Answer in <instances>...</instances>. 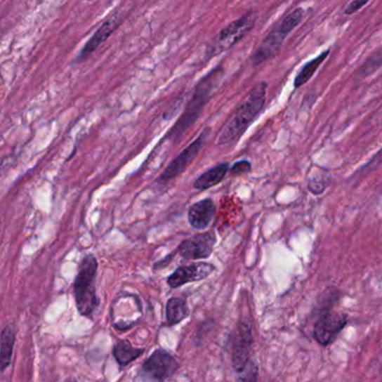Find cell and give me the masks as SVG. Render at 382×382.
Returning <instances> with one entry per match:
<instances>
[{
  "instance_id": "1",
  "label": "cell",
  "mask_w": 382,
  "mask_h": 382,
  "mask_svg": "<svg viewBox=\"0 0 382 382\" xmlns=\"http://www.w3.org/2000/svg\"><path fill=\"white\" fill-rule=\"evenodd\" d=\"M266 82H261L248 93L244 101L238 105L230 119L222 128L216 145L225 146L237 142L246 133L252 122L259 116L266 103Z\"/></svg>"
},
{
  "instance_id": "2",
  "label": "cell",
  "mask_w": 382,
  "mask_h": 382,
  "mask_svg": "<svg viewBox=\"0 0 382 382\" xmlns=\"http://www.w3.org/2000/svg\"><path fill=\"white\" fill-rule=\"evenodd\" d=\"M223 75H225V70L221 65H219L199 81L194 89L189 103L186 105L185 111L180 116L178 121L175 124L174 127L169 131V138L178 140L183 136L184 133L189 128L193 126L194 122L197 121L199 118V114L202 112L204 105L210 101L216 88L221 84Z\"/></svg>"
},
{
  "instance_id": "3",
  "label": "cell",
  "mask_w": 382,
  "mask_h": 382,
  "mask_svg": "<svg viewBox=\"0 0 382 382\" xmlns=\"http://www.w3.org/2000/svg\"><path fill=\"white\" fill-rule=\"evenodd\" d=\"M98 261L93 255L84 256L79 265L78 275L73 284V296L79 313L86 317H91L99 305L96 293Z\"/></svg>"
},
{
  "instance_id": "4",
  "label": "cell",
  "mask_w": 382,
  "mask_h": 382,
  "mask_svg": "<svg viewBox=\"0 0 382 382\" xmlns=\"http://www.w3.org/2000/svg\"><path fill=\"white\" fill-rule=\"evenodd\" d=\"M305 11L303 8L294 9L289 14L284 17L282 22L269 32L261 44L252 54L251 62L253 65H259L263 62L268 61L277 54L282 45L285 42L288 35L301 24L304 18Z\"/></svg>"
},
{
  "instance_id": "5",
  "label": "cell",
  "mask_w": 382,
  "mask_h": 382,
  "mask_svg": "<svg viewBox=\"0 0 382 382\" xmlns=\"http://www.w3.org/2000/svg\"><path fill=\"white\" fill-rule=\"evenodd\" d=\"M257 13L249 11L238 20H233L229 25L225 26L219 34L214 37L213 41L206 48V56L219 55L222 52L232 48L233 45L244 39L246 34L251 31L257 22Z\"/></svg>"
},
{
  "instance_id": "6",
  "label": "cell",
  "mask_w": 382,
  "mask_h": 382,
  "mask_svg": "<svg viewBox=\"0 0 382 382\" xmlns=\"http://www.w3.org/2000/svg\"><path fill=\"white\" fill-rule=\"evenodd\" d=\"M210 131V128H205L201 135L192 144L186 147L185 150L180 152V155L175 158L172 163L169 164L165 171L162 173L161 176L157 178L158 182L159 183H166V182L176 178L178 175L182 174L185 171L186 167L189 166L190 164L192 163L194 158L199 155V152H201L205 142H206V139H208Z\"/></svg>"
},
{
  "instance_id": "7",
  "label": "cell",
  "mask_w": 382,
  "mask_h": 382,
  "mask_svg": "<svg viewBox=\"0 0 382 382\" xmlns=\"http://www.w3.org/2000/svg\"><path fill=\"white\" fill-rule=\"evenodd\" d=\"M178 369V363L171 353L163 349L156 350L143 366L146 376L157 382H165Z\"/></svg>"
},
{
  "instance_id": "8",
  "label": "cell",
  "mask_w": 382,
  "mask_h": 382,
  "mask_svg": "<svg viewBox=\"0 0 382 382\" xmlns=\"http://www.w3.org/2000/svg\"><path fill=\"white\" fill-rule=\"evenodd\" d=\"M216 242V233L213 231L199 233L191 238L186 239L178 246L176 251L180 257L187 261H199L209 258L213 251V246Z\"/></svg>"
},
{
  "instance_id": "9",
  "label": "cell",
  "mask_w": 382,
  "mask_h": 382,
  "mask_svg": "<svg viewBox=\"0 0 382 382\" xmlns=\"http://www.w3.org/2000/svg\"><path fill=\"white\" fill-rule=\"evenodd\" d=\"M346 324V316L340 313L325 312L322 313L314 327V336L322 345H329L334 342L338 333Z\"/></svg>"
},
{
  "instance_id": "10",
  "label": "cell",
  "mask_w": 382,
  "mask_h": 382,
  "mask_svg": "<svg viewBox=\"0 0 382 382\" xmlns=\"http://www.w3.org/2000/svg\"><path fill=\"white\" fill-rule=\"evenodd\" d=\"M252 343V333L249 324L241 322L238 325L232 348V364L237 372L244 371L249 362V352Z\"/></svg>"
},
{
  "instance_id": "11",
  "label": "cell",
  "mask_w": 382,
  "mask_h": 382,
  "mask_svg": "<svg viewBox=\"0 0 382 382\" xmlns=\"http://www.w3.org/2000/svg\"><path fill=\"white\" fill-rule=\"evenodd\" d=\"M214 269H216L214 266L206 263H192L189 266H182L169 276L167 284L171 288H178L186 284L199 282L209 277L214 272Z\"/></svg>"
},
{
  "instance_id": "12",
  "label": "cell",
  "mask_w": 382,
  "mask_h": 382,
  "mask_svg": "<svg viewBox=\"0 0 382 382\" xmlns=\"http://www.w3.org/2000/svg\"><path fill=\"white\" fill-rule=\"evenodd\" d=\"M121 16H120L118 11L114 13L111 16H109L108 18L100 25L97 32L92 35L91 39H90L89 41L86 42V44L84 45V48H82L80 54H79L78 58H77V61H84V58L91 55L92 53L95 52V51L99 48L100 45L105 43V41L109 39L111 34L116 31L118 26L121 24Z\"/></svg>"
},
{
  "instance_id": "13",
  "label": "cell",
  "mask_w": 382,
  "mask_h": 382,
  "mask_svg": "<svg viewBox=\"0 0 382 382\" xmlns=\"http://www.w3.org/2000/svg\"><path fill=\"white\" fill-rule=\"evenodd\" d=\"M216 216V204L211 199H201L194 203L187 212L190 225L197 230H204L211 222L213 221Z\"/></svg>"
},
{
  "instance_id": "14",
  "label": "cell",
  "mask_w": 382,
  "mask_h": 382,
  "mask_svg": "<svg viewBox=\"0 0 382 382\" xmlns=\"http://www.w3.org/2000/svg\"><path fill=\"white\" fill-rule=\"evenodd\" d=\"M230 172V165L229 163H220L216 166L208 169L206 172L199 175V178L194 182L193 187L199 191H205V190L211 189L213 186L221 183L225 175Z\"/></svg>"
},
{
  "instance_id": "15",
  "label": "cell",
  "mask_w": 382,
  "mask_h": 382,
  "mask_svg": "<svg viewBox=\"0 0 382 382\" xmlns=\"http://www.w3.org/2000/svg\"><path fill=\"white\" fill-rule=\"evenodd\" d=\"M145 350L143 348H135L128 340H121L117 342L114 346V357L120 367H126L133 361L142 357Z\"/></svg>"
},
{
  "instance_id": "16",
  "label": "cell",
  "mask_w": 382,
  "mask_h": 382,
  "mask_svg": "<svg viewBox=\"0 0 382 382\" xmlns=\"http://www.w3.org/2000/svg\"><path fill=\"white\" fill-rule=\"evenodd\" d=\"M15 338H16V333H15L14 327H11V325H5L3 331H1V336H0V364H1V371H5L6 368L11 364Z\"/></svg>"
},
{
  "instance_id": "17",
  "label": "cell",
  "mask_w": 382,
  "mask_h": 382,
  "mask_svg": "<svg viewBox=\"0 0 382 382\" xmlns=\"http://www.w3.org/2000/svg\"><path fill=\"white\" fill-rule=\"evenodd\" d=\"M189 315V308L185 301L178 297H173L169 299L166 305V320L167 325L174 327Z\"/></svg>"
},
{
  "instance_id": "18",
  "label": "cell",
  "mask_w": 382,
  "mask_h": 382,
  "mask_svg": "<svg viewBox=\"0 0 382 382\" xmlns=\"http://www.w3.org/2000/svg\"><path fill=\"white\" fill-rule=\"evenodd\" d=\"M329 54H330V50L324 51L317 58H313V60H310L308 63L304 64L301 71H299L298 74L296 75L295 81H294V86L297 89L299 86H303L304 84H308V81L313 78L316 70L321 67V64L324 62L325 58L329 56Z\"/></svg>"
},
{
  "instance_id": "19",
  "label": "cell",
  "mask_w": 382,
  "mask_h": 382,
  "mask_svg": "<svg viewBox=\"0 0 382 382\" xmlns=\"http://www.w3.org/2000/svg\"><path fill=\"white\" fill-rule=\"evenodd\" d=\"M382 67V48L376 52L372 53L371 55L367 58L364 63L362 64V67L359 70L362 77H368V75L372 74L376 72L377 70H379Z\"/></svg>"
},
{
  "instance_id": "20",
  "label": "cell",
  "mask_w": 382,
  "mask_h": 382,
  "mask_svg": "<svg viewBox=\"0 0 382 382\" xmlns=\"http://www.w3.org/2000/svg\"><path fill=\"white\" fill-rule=\"evenodd\" d=\"M242 374V382H258V367L253 361L249 360Z\"/></svg>"
},
{
  "instance_id": "21",
  "label": "cell",
  "mask_w": 382,
  "mask_h": 382,
  "mask_svg": "<svg viewBox=\"0 0 382 382\" xmlns=\"http://www.w3.org/2000/svg\"><path fill=\"white\" fill-rule=\"evenodd\" d=\"M325 187H327V182H325V178H321V176L316 178H312L308 182V190L313 194H321L324 191Z\"/></svg>"
},
{
  "instance_id": "22",
  "label": "cell",
  "mask_w": 382,
  "mask_h": 382,
  "mask_svg": "<svg viewBox=\"0 0 382 382\" xmlns=\"http://www.w3.org/2000/svg\"><path fill=\"white\" fill-rule=\"evenodd\" d=\"M251 171V164L248 161L237 162L236 164H233V166L230 169V173L232 175L244 174Z\"/></svg>"
},
{
  "instance_id": "23",
  "label": "cell",
  "mask_w": 382,
  "mask_h": 382,
  "mask_svg": "<svg viewBox=\"0 0 382 382\" xmlns=\"http://www.w3.org/2000/svg\"><path fill=\"white\" fill-rule=\"evenodd\" d=\"M369 1H359V0H355V1H351L349 5L346 6L345 9H344V13L346 15H353L357 11H360L362 7L368 5Z\"/></svg>"
},
{
  "instance_id": "24",
  "label": "cell",
  "mask_w": 382,
  "mask_h": 382,
  "mask_svg": "<svg viewBox=\"0 0 382 382\" xmlns=\"http://www.w3.org/2000/svg\"><path fill=\"white\" fill-rule=\"evenodd\" d=\"M64 382H78V380L75 379L74 377H70Z\"/></svg>"
}]
</instances>
